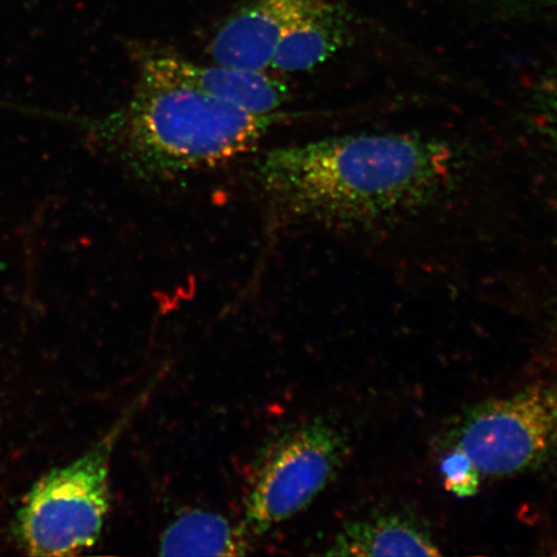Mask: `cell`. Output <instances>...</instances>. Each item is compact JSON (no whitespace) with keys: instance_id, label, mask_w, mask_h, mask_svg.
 <instances>
[{"instance_id":"cell-7","label":"cell","mask_w":557,"mask_h":557,"mask_svg":"<svg viewBox=\"0 0 557 557\" xmlns=\"http://www.w3.org/2000/svg\"><path fill=\"white\" fill-rule=\"evenodd\" d=\"M319 0H247L225 21L209 46L215 64L270 70L278 41Z\"/></svg>"},{"instance_id":"cell-5","label":"cell","mask_w":557,"mask_h":557,"mask_svg":"<svg viewBox=\"0 0 557 557\" xmlns=\"http://www.w3.org/2000/svg\"><path fill=\"white\" fill-rule=\"evenodd\" d=\"M346 453L343 430L323 417L277 437L249 492L243 533L260 537L304 511L337 475Z\"/></svg>"},{"instance_id":"cell-1","label":"cell","mask_w":557,"mask_h":557,"mask_svg":"<svg viewBox=\"0 0 557 557\" xmlns=\"http://www.w3.org/2000/svg\"><path fill=\"white\" fill-rule=\"evenodd\" d=\"M462 158L444 139L369 132L274 149L256 180L283 218L361 228L433 205L455 185Z\"/></svg>"},{"instance_id":"cell-13","label":"cell","mask_w":557,"mask_h":557,"mask_svg":"<svg viewBox=\"0 0 557 557\" xmlns=\"http://www.w3.org/2000/svg\"><path fill=\"white\" fill-rule=\"evenodd\" d=\"M555 320H556V323H557V296H556V299H555Z\"/></svg>"},{"instance_id":"cell-9","label":"cell","mask_w":557,"mask_h":557,"mask_svg":"<svg viewBox=\"0 0 557 557\" xmlns=\"http://www.w3.org/2000/svg\"><path fill=\"white\" fill-rule=\"evenodd\" d=\"M326 555L438 556L441 549L421 519L404 512H381L348 522Z\"/></svg>"},{"instance_id":"cell-3","label":"cell","mask_w":557,"mask_h":557,"mask_svg":"<svg viewBox=\"0 0 557 557\" xmlns=\"http://www.w3.org/2000/svg\"><path fill=\"white\" fill-rule=\"evenodd\" d=\"M149 394L150 388L139 394L85 455L34 484L13 522V535L24 552L33 556L74 555L100 539L110 510L114 449Z\"/></svg>"},{"instance_id":"cell-2","label":"cell","mask_w":557,"mask_h":557,"mask_svg":"<svg viewBox=\"0 0 557 557\" xmlns=\"http://www.w3.org/2000/svg\"><path fill=\"white\" fill-rule=\"evenodd\" d=\"M282 111L255 115L177 83L138 75L129 101L101 124V136L143 180L206 171L252 151Z\"/></svg>"},{"instance_id":"cell-6","label":"cell","mask_w":557,"mask_h":557,"mask_svg":"<svg viewBox=\"0 0 557 557\" xmlns=\"http://www.w3.org/2000/svg\"><path fill=\"white\" fill-rule=\"evenodd\" d=\"M131 52L138 75L177 83L250 114H276L290 100L287 83L269 70L198 64L166 48L144 44H135Z\"/></svg>"},{"instance_id":"cell-8","label":"cell","mask_w":557,"mask_h":557,"mask_svg":"<svg viewBox=\"0 0 557 557\" xmlns=\"http://www.w3.org/2000/svg\"><path fill=\"white\" fill-rule=\"evenodd\" d=\"M351 39V17L341 0H319L292 25L276 47L270 70L305 73L323 65Z\"/></svg>"},{"instance_id":"cell-10","label":"cell","mask_w":557,"mask_h":557,"mask_svg":"<svg viewBox=\"0 0 557 557\" xmlns=\"http://www.w3.org/2000/svg\"><path fill=\"white\" fill-rule=\"evenodd\" d=\"M248 537L222 515L187 511L172 521L159 540L164 556H238L246 555Z\"/></svg>"},{"instance_id":"cell-11","label":"cell","mask_w":557,"mask_h":557,"mask_svg":"<svg viewBox=\"0 0 557 557\" xmlns=\"http://www.w3.org/2000/svg\"><path fill=\"white\" fill-rule=\"evenodd\" d=\"M444 485L459 498L475 496L483 480L471 468L462 455L456 450L445 449L441 462Z\"/></svg>"},{"instance_id":"cell-4","label":"cell","mask_w":557,"mask_h":557,"mask_svg":"<svg viewBox=\"0 0 557 557\" xmlns=\"http://www.w3.org/2000/svg\"><path fill=\"white\" fill-rule=\"evenodd\" d=\"M444 448L468 459L483 482L553 468L557 465V374L476 404L457 418Z\"/></svg>"},{"instance_id":"cell-12","label":"cell","mask_w":557,"mask_h":557,"mask_svg":"<svg viewBox=\"0 0 557 557\" xmlns=\"http://www.w3.org/2000/svg\"><path fill=\"white\" fill-rule=\"evenodd\" d=\"M534 103L540 127L557 149V64L541 81Z\"/></svg>"}]
</instances>
